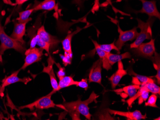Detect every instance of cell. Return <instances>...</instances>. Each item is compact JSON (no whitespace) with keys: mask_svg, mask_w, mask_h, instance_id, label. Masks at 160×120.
<instances>
[{"mask_svg":"<svg viewBox=\"0 0 160 120\" xmlns=\"http://www.w3.org/2000/svg\"><path fill=\"white\" fill-rule=\"evenodd\" d=\"M100 0H94V5L92 7V11L94 12L98 10L100 6Z\"/></svg>","mask_w":160,"mask_h":120,"instance_id":"obj_34","label":"cell"},{"mask_svg":"<svg viewBox=\"0 0 160 120\" xmlns=\"http://www.w3.org/2000/svg\"><path fill=\"white\" fill-rule=\"evenodd\" d=\"M23 0H16V4L18 5H22L23 4Z\"/></svg>","mask_w":160,"mask_h":120,"instance_id":"obj_36","label":"cell"},{"mask_svg":"<svg viewBox=\"0 0 160 120\" xmlns=\"http://www.w3.org/2000/svg\"><path fill=\"white\" fill-rule=\"evenodd\" d=\"M61 59L63 61V64L64 65V66H66L69 64H71V62H72V59L68 58L67 56H65V55H60Z\"/></svg>","mask_w":160,"mask_h":120,"instance_id":"obj_33","label":"cell"},{"mask_svg":"<svg viewBox=\"0 0 160 120\" xmlns=\"http://www.w3.org/2000/svg\"><path fill=\"white\" fill-rule=\"evenodd\" d=\"M55 63L57 66L58 68H59V71L57 72V75L59 79H60L62 78V77H63L64 76H65V69L64 68H62L59 63H56L55 62Z\"/></svg>","mask_w":160,"mask_h":120,"instance_id":"obj_32","label":"cell"},{"mask_svg":"<svg viewBox=\"0 0 160 120\" xmlns=\"http://www.w3.org/2000/svg\"><path fill=\"white\" fill-rule=\"evenodd\" d=\"M137 20L138 23V27L140 28L141 32L138 34L135 41L130 45L131 48H136L142 43L145 40L152 38V26L155 19L153 17H149L146 22H143L140 19L137 18Z\"/></svg>","mask_w":160,"mask_h":120,"instance_id":"obj_3","label":"cell"},{"mask_svg":"<svg viewBox=\"0 0 160 120\" xmlns=\"http://www.w3.org/2000/svg\"><path fill=\"white\" fill-rule=\"evenodd\" d=\"M118 27L119 37L117 41L115 42V45L120 50L127 41H132L136 39L139 33L138 32L137 28L136 27L131 30L126 31H122L119 25H118Z\"/></svg>","mask_w":160,"mask_h":120,"instance_id":"obj_7","label":"cell"},{"mask_svg":"<svg viewBox=\"0 0 160 120\" xmlns=\"http://www.w3.org/2000/svg\"><path fill=\"white\" fill-rule=\"evenodd\" d=\"M29 0H23V3H25L26 2L28 1Z\"/></svg>","mask_w":160,"mask_h":120,"instance_id":"obj_37","label":"cell"},{"mask_svg":"<svg viewBox=\"0 0 160 120\" xmlns=\"http://www.w3.org/2000/svg\"><path fill=\"white\" fill-rule=\"evenodd\" d=\"M72 3L82 7L83 5V0H72Z\"/></svg>","mask_w":160,"mask_h":120,"instance_id":"obj_35","label":"cell"},{"mask_svg":"<svg viewBox=\"0 0 160 120\" xmlns=\"http://www.w3.org/2000/svg\"><path fill=\"white\" fill-rule=\"evenodd\" d=\"M52 94L49 93L46 96L40 98L38 100L35 101L31 103L19 107L20 109H29L30 111H33L35 109L38 110H44L49 108H54L55 104L52 100Z\"/></svg>","mask_w":160,"mask_h":120,"instance_id":"obj_4","label":"cell"},{"mask_svg":"<svg viewBox=\"0 0 160 120\" xmlns=\"http://www.w3.org/2000/svg\"><path fill=\"white\" fill-rule=\"evenodd\" d=\"M155 39H152L150 42L141 44L136 48H132V52L137 56L150 59L155 52Z\"/></svg>","mask_w":160,"mask_h":120,"instance_id":"obj_5","label":"cell"},{"mask_svg":"<svg viewBox=\"0 0 160 120\" xmlns=\"http://www.w3.org/2000/svg\"><path fill=\"white\" fill-rule=\"evenodd\" d=\"M145 86L147 89L149 90L150 93L155 94H160V88L159 86L157 85L154 83V82H148V83H144L142 84Z\"/></svg>","mask_w":160,"mask_h":120,"instance_id":"obj_26","label":"cell"},{"mask_svg":"<svg viewBox=\"0 0 160 120\" xmlns=\"http://www.w3.org/2000/svg\"><path fill=\"white\" fill-rule=\"evenodd\" d=\"M150 60H151L152 63H153V67L154 69L157 71V74L155 75V77L157 80L158 85L160 84V55L156 52V51L154 52L153 56H152L150 58Z\"/></svg>","mask_w":160,"mask_h":120,"instance_id":"obj_22","label":"cell"},{"mask_svg":"<svg viewBox=\"0 0 160 120\" xmlns=\"http://www.w3.org/2000/svg\"><path fill=\"white\" fill-rule=\"evenodd\" d=\"M157 100V95L152 94L149 96L148 98V101L145 103V106H150L153 108H158L156 105V102Z\"/></svg>","mask_w":160,"mask_h":120,"instance_id":"obj_29","label":"cell"},{"mask_svg":"<svg viewBox=\"0 0 160 120\" xmlns=\"http://www.w3.org/2000/svg\"><path fill=\"white\" fill-rule=\"evenodd\" d=\"M146 91H149L145 86L144 85H142L140 86V88L138 90L136 94L134 96H133L132 97L130 98L127 101H126L128 106H129V107H131L132 105V104L134 102L135 100H136L137 98H139L144 92Z\"/></svg>","mask_w":160,"mask_h":120,"instance_id":"obj_25","label":"cell"},{"mask_svg":"<svg viewBox=\"0 0 160 120\" xmlns=\"http://www.w3.org/2000/svg\"><path fill=\"white\" fill-rule=\"evenodd\" d=\"M76 85V81L71 76H64L59 79L58 83V91L64 88L68 87L72 85Z\"/></svg>","mask_w":160,"mask_h":120,"instance_id":"obj_23","label":"cell"},{"mask_svg":"<svg viewBox=\"0 0 160 120\" xmlns=\"http://www.w3.org/2000/svg\"><path fill=\"white\" fill-rule=\"evenodd\" d=\"M0 57L7 49H13L18 52L23 54L26 51V48L20 42L12 39L5 33L4 27L2 25L0 19Z\"/></svg>","mask_w":160,"mask_h":120,"instance_id":"obj_2","label":"cell"},{"mask_svg":"<svg viewBox=\"0 0 160 120\" xmlns=\"http://www.w3.org/2000/svg\"><path fill=\"white\" fill-rule=\"evenodd\" d=\"M149 93L150 92L148 91H145L139 97V101H138V103L139 104H141L142 103L144 102L147 101L148 99V97L149 96Z\"/></svg>","mask_w":160,"mask_h":120,"instance_id":"obj_31","label":"cell"},{"mask_svg":"<svg viewBox=\"0 0 160 120\" xmlns=\"http://www.w3.org/2000/svg\"><path fill=\"white\" fill-rule=\"evenodd\" d=\"M87 81H88V79L86 78L82 79L81 81H76L75 86L84 89L85 90H86L89 87Z\"/></svg>","mask_w":160,"mask_h":120,"instance_id":"obj_30","label":"cell"},{"mask_svg":"<svg viewBox=\"0 0 160 120\" xmlns=\"http://www.w3.org/2000/svg\"><path fill=\"white\" fill-rule=\"evenodd\" d=\"M82 30V28H77V30H75L72 33L68 34L66 37L62 41V46L63 49L64 54V55L67 56L70 59H72L73 53L72 52V38L74 36V35L78 33L79 31Z\"/></svg>","mask_w":160,"mask_h":120,"instance_id":"obj_16","label":"cell"},{"mask_svg":"<svg viewBox=\"0 0 160 120\" xmlns=\"http://www.w3.org/2000/svg\"><path fill=\"white\" fill-rule=\"evenodd\" d=\"M98 96L92 91L88 98L85 101H81L79 98L76 101L72 102H64L62 104L57 105V106H62V109L66 110L68 113L71 112H77L80 114H82L86 119L91 120L92 115L89 112V107L88 105L92 102H97V99Z\"/></svg>","mask_w":160,"mask_h":120,"instance_id":"obj_1","label":"cell"},{"mask_svg":"<svg viewBox=\"0 0 160 120\" xmlns=\"http://www.w3.org/2000/svg\"><path fill=\"white\" fill-rule=\"evenodd\" d=\"M127 74V70L124 69L121 60L119 61L118 62V70L108 78V80L111 82L112 89H115L119 84L121 79Z\"/></svg>","mask_w":160,"mask_h":120,"instance_id":"obj_15","label":"cell"},{"mask_svg":"<svg viewBox=\"0 0 160 120\" xmlns=\"http://www.w3.org/2000/svg\"><path fill=\"white\" fill-rule=\"evenodd\" d=\"M132 55L128 52L124 53L122 54H114L111 53H108L107 58L109 64L111 66H113L116 63L118 62L119 61L126 59H130Z\"/></svg>","mask_w":160,"mask_h":120,"instance_id":"obj_21","label":"cell"},{"mask_svg":"<svg viewBox=\"0 0 160 120\" xmlns=\"http://www.w3.org/2000/svg\"><path fill=\"white\" fill-rule=\"evenodd\" d=\"M128 74L133 76L132 77V83L133 84L141 86V85L144 84V83L154 82L153 79L152 78H150L149 77L137 74L132 69H129L128 70Z\"/></svg>","mask_w":160,"mask_h":120,"instance_id":"obj_19","label":"cell"},{"mask_svg":"<svg viewBox=\"0 0 160 120\" xmlns=\"http://www.w3.org/2000/svg\"><path fill=\"white\" fill-rule=\"evenodd\" d=\"M107 111L108 113L112 115H118L123 116L126 118L127 120H140L147 118L146 114L143 115L139 110H136L133 112H122V111L111 110L109 108H108Z\"/></svg>","mask_w":160,"mask_h":120,"instance_id":"obj_13","label":"cell"},{"mask_svg":"<svg viewBox=\"0 0 160 120\" xmlns=\"http://www.w3.org/2000/svg\"><path fill=\"white\" fill-rule=\"evenodd\" d=\"M34 12L33 8L29 9L26 10L24 11L19 12V17L17 19L18 23H23L28 22L31 20V19L29 18L31 14Z\"/></svg>","mask_w":160,"mask_h":120,"instance_id":"obj_24","label":"cell"},{"mask_svg":"<svg viewBox=\"0 0 160 120\" xmlns=\"http://www.w3.org/2000/svg\"><path fill=\"white\" fill-rule=\"evenodd\" d=\"M21 69L18 70L17 71L12 73L10 76L6 77L5 78L2 80V84L1 86L0 87V94H2L4 91L6 87L10 85L11 84H14L17 82H23L25 84H27L29 81L31 80V79L29 78H24V79L19 78L18 77V74L19 72L20 71Z\"/></svg>","mask_w":160,"mask_h":120,"instance_id":"obj_11","label":"cell"},{"mask_svg":"<svg viewBox=\"0 0 160 120\" xmlns=\"http://www.w3.org/2000/svg\"><path fill=\"white\" fill-rule=\"evenodd\" d=\"M98 46L102 50L107 53H110L112 50H115L119 53H120V50L115 45V41L110 44L100 45L98 44Z\"/></svg>","mask_w":160,"mask_h":120,"instance_id":"obj_28","label":"cell"},{"mask_svg":"<svg viewBox=\"0 0 160 120\" xmlns=\"http://www.w3.org/2000/svg\"><path fill=\"white\" fill-rule=\"evenodd\" d=\"M37 35L44 41L50 45V51L56 48L61 42L57 37L53 36L48 33L45 29L44 26H42L38 28L37 30Z\"/></svg>","mask_w":160,"mask_h":120,"instance_id":"obj_12","label":"cell"},{"mask_svg":"<svg viewBox=\"0 0 160 120\" xmlns=\"http://www.w3.org/2000/svg\"><path fill=\"white\" fill-rule=\"evenodd\" d=\"M126 1V0H119V1ZM140 1V0H139Z\"/></svg>","mask_w":160,"mask_h":120,"instance_id":"obj_39","label":"cell"},{"mask_svg":"<svg viewBox=\"0 0 160 120\" xmlns=\"http://www.w3.org/2000/svg\"><path fill=\"white\" fill-rule=\"evenodd\" d=\"M56 5V0H44L42 2L35 4L32 8L34 9V11L38 10L52 11L55 9Z\"/></svg>","mask_w":160,"mask_h":120,"instance_id":"obj_20","label":"cell"},{"mask_svg":"<svg viewBox=\"0 0 160 120\" xmlns=\"http://www.w3.org/2000/svg\"><path fill=\"white\" fill-rule=\"evenodd\" d=\"M54 63H55L54 60L52 56L49 55V58L48 60V66H45L44 65L43 70H42V72L47 73L49 75L50 83L53 88V90L50 93L52 95L56 93L57 91H58V83L56 78L55 74L54 72L53 68Z\"/></svg>","mask_w":160,"mask_h":120,"instance_id":"obj_9","label":"cell"},{"mask_svg":"<svg viewBox=\"0 0 160 120\" xmlns=\"http://www.w3.org/2000/svg\"><path fill=\"white\" fill-rule=\"evenodd\" d=\"M27 23L28 22L23 23L14 22V29L10 36L12 39L20 42L23 45L26 43L23 37L26 34Z\"/></svg>","mask_w":160,"mask_h":120,"instance_id":"obj_14","label":"cell"},{"mask_svg":"<svg viewBox=\"0 0 160 120\" xmlns=\"http://www.w3.org/2000/svg\"><path fill=\"white\" fill-rule=\"evenodd\" d=\"M92 41L93 42V44H94V48L96 49L97 54L99 56L100 59L102 60V67L107 70H109L112 69V66L109 64V63L108 61V58H107V54H108V53L104 51V50H102L101 48H99L98 46V43L97 41L93 40H92Z\"/></svg>","mask_w":160,"mask_h":120,"instance_id":"obj_18","label":"cell"},{"mask_svg":"<svg viewBox=\"0 0 160 120\" xmlns=\"http://www.w3.org/2000/svg\"><path fill=\"white\" fill-rule=\"evenodd\" d=\"M43 50H44L40 47L37 48L35 47L27 49L25 52L26 55L25 62L21 68V70H25L27 67L32 65L34 63L40 61L43 55Z\"/></svg>","mask_w":160,"mask_h":120,"instance_id":"obj_6","label":"cell"},{"mask_svg":"<svg viewBox=\"0 0 160 120\" xmlns=\"http://www.w3.org/2000/svg\"><path fill=\"white\" fill-rule=\"evenodd\" d=\"M142 2V7L141 10L134 11L136 13H146L149 17H153L160 19V13L157 9L156 1H147V0H140Z\"/></svg>","mask_w":160,"mask_h":120,"instance_id":"obj_8","label":"cell"},{"mask_svg":"<svg viewBox=\"0 0 160 120\" xmlns=\"http://www.w3.org/2000/svg\"><path fill=\"white\" fill-rule=\"evenodd\" d=\"M160 117H159V118H158V119H157V118H156V119H154V120H160Z\"/></svg>","mask_w":160,"mask_h":120,"instance_id":"obj_38","label":"cell"},{"mask_svg":"<svg viewBox=\"0 0 160 120\" xmlns=\"http://www.w3.org/2000/svg\"><path fill=\"white\" fill-rule=\"evenodd\" d=\"M102 61L100 59L93 63L89 74V83L96 82L102 85Z\"/></svg>","mask_w":160,"mask_h":120,"instance_id":"obj_10","label":"cell"},{"mask_svg":"<svg viewBox=\"0 0 160 120\" xmlns=\"http://www.w3.org/2000/svg\"><path fill=\"white\" fill-rule=\"evenodd\" d=\"M140 87V85L133 84L119 89H114V91H115L116 94L120 95V96L123 98H126L127 97H129L130 98L136 94Z\"/></svg>","mask_w":160,"mask_h":120,"instance_id":"obj_17","label":"cell"},{"mask_svg":"<svg viewBox=\"0 0 160 120\" xmlns=\"http://www.w3.org/2000/svg\"><path fill=\"white\" fill-rule=\"evenodd\" d=\"M36 41L37 45H38L40 48H42L43 50L46 51L49 54L50 49V45L48 43L46 42L45 41L42 40L38 36V35H37H37L36 36Z\"/></svg>","mask_w":160,"mask_h":120,"instance_id":"obj_27","label":"cell"}]
</instances>
